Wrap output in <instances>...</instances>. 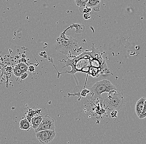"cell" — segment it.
<instances>
[{
	"mask_svg": "<svg viewBox=\"0 0 146 144\" xmlns=\"http://www.w3.org/2000/svg\"><path fill=\"white\" fill-rule=\"evenodd\" d=\"M88 1V0H76L75 2L76 5L80 8H84L86 7Z\"/></svg>",
	"mask_w": 146,
	"mask_h": 144,
	"instance_id": "obj_11",
	"label": "cell"
},
{
	"mask_svg": "<svg viewBox=\"0 0 146 144\" xmlns=\"http://www.w3.org/2000/svg\"><path fill=\"white\" fill-rule=\"evenodd\" d=\"M118 92L116 90H112L109 92L108 95V98L109 99H111L115 98L118 95Z\"/></svg>",
	"mask_w": 146,
	"mask_h": 144,
	"instance_id": "obj_14",
	"label": "cell"
},
{
	"mask_svg": "<svg viewBox=\"0 0 146 144\" xmlns=\"http://www.w3.org/2000/svg\"><path fill=\"white\" fill-rule=\"evenodd\" d=\"M36 138L42 144L49 143L54 139L56 136L55 130H46L35 134Z\"/></svg>",
	"mask_w": 146,
	"mask_h": 144,
	"instance_id": "obj_5",
	"label": "cell"
},
{
	"mask_svg": "<svg viewBox=\"0 0 146 144\" xmlns=\"http://www.w3.org/2000/svg\"><path fill=\"white\" fill-rule=\"evenodd\" d=\"M137 116L140 119L145 118L146 115V98L145 97L140 98L137 102L135 107Z\"/></svg>",
	"mask_w": 146,
	"mask_h": 144,
	"instance_id": "obj_7",
	"label": "cell"
},
{
	"mask_svg": "<svg viewBox=\"0 0 146 144\" xmlns=\"http://www.w3.org/2000/svg\"><path fill=\"white\" fill-rule=\"evenodd\" d=\"M125 100L123 93L119 92L117 96L113 99H109L106 97L103 102V104L105 107L110 111H119L125 106Z\"/></svg>",
	"mask_w": 146,
	"mask_h": 144,
	"instance_id": "obj_4",
	"label": "cell"
},
{
	"mask_svg": "<svg viewBox=\"0 0 146 144\" xmlns=\"http://www.w3.org/2000/svg\"><path fill=\"white\" fill-rule=\"evenodd\" d=\"M13 73L17 77H21L22 74V72L20 70L18 64H17L15 66L14 68Z\"/></svg>",
	"mask_w": 146,
	"mask_h": 144,
	"instance_id": "obj_12",
	"label": "cell"
},
{
	"mask_svg": "<svg viewBox=\"0 0 146 144\" xmlns=\"http://www.w3.org/2000/svg\"><path fill=\"white\" fill-rule=\"evenodd\" d=\"M20 128L21 130L29 131L31 129V123L26 118H24L21 120L20 122Z\"/></svg>",
	"mask_w": 146,
	"mask_h": 144,
	"instance_id": "obj_10",
	"label": "cell"
},
{
	"mask_svg": "<svg viewBox=\"0 0 146 144\" xmlns=\"http://www.w3.org/2000/svg\"><path fill=\"white\" fill-rule=\"evenodd\" d=\"M91 52L86 51L76 56L73 59H68L67 61H64L66 65L63 68L66 66H71L72 70L70 72H64L68 73L74 75L77 72H81L88 74L89 69L91 67Z\"/></svg>",
	"mask_w": 146,
	"mask_h": 144,
	"instance_id": "obj_1",
	"label": "cell"
},
{
	"mask_svg": "<svg viewBox=\"0 0 146 144\" xmlns=\"http://www.w3.org/2000/svg\"><path fill=\"white\" fill-rule=\"evenodd\" d=\"M56 40V50L63 54L68 55L74 54L78 49L77 40L71 36H66L63 33Z\"/></svg>",
	"mask_w": 146,
	"mask_h": 144,
	"instance_id": "obj_2",
	"label": "cell"
},
{
	"mask_svg": "<svg viewBox=\"0 0 146 144\" xmlns=\"http://www.w3.org/2000/svg\"><path fill=\"white\" fill-rule=\"evenodd\" d=\"M112 90H116L115 86L109 80L104 79L97 82L89 88L88 98L93 101L99 100L102 98L103 93L108 92Z\"/></svg>",
	"mask_w": 146,
	"mask_h": 144,
	"instance_id": "obj_3",
	"label": "cell"
},
{
	"mask_svg": "<svg viewBox=\"0 0 146 144\" xmlns=\"http://www.w3.org/2000/svg\"><path fill=\"white\" fill-rule=\"evenodd\" d=\"M54 121L53 118L48 115L43 116L42 121L39 126L35 130V133H37L43 130H54Z\"/></svg>",
	"mask_w": 146,
	"mask_h": 144,
	"instance_id": "obj_6",
	"label": "cell"
},
{
	"mask_svg": "<svg viewBox=\"0 0 146 144\" xmlns=\"http://www.w3.org/2000/svg\"><path fill=\"white\" fill-rule=\"evenodd\" d=\"M43 117V116L42 115H38L37 116L33 117L32 118L31 125L34 130L36 129L40 125L41 122L42 121Z\"/></svg>",
	"mask_w": 146,
	"mask_h": 144,
	"instance_id": "obj_9",
	"label": "cell"
},
{
	"mask_svg": "<svg viewBox=\"0 0 146 144\" xmlns=\"http://www.w3.org/2000/svg\"><path fill=\"white\" fill-rule=\"evenodd\" d=\"M101 1L98 0H90L88 1L86 7L91 9V11H100Z\"/></svg>",
	"mask_w": 146,
	"mask_h": 144,
	"instance_id": "obj_8",
	"label": "cell"
},
{
	"mask_svg": "<svg viewBox=\"0 0 146 144\" xmlns=\"http://www.w3.org/2000/svg\"><path fill=\"white\" fill-rule=\"evenodd\" d=\"M27 72L24 73H23L22 74L21 76V79H23L26 78V77H27Z\"/></svg>",
	"mask_w": 146,
	"mask_h": 144,
	"instance_id": "obj_17",
	"label": "cell"
},
{
	"mask_svg": "<svg viewBox=\"0 0 146 144\" xmlns=\"http://www.w3.org/2000/svg\"><path fill=\"white\" fill-rule=\"evenodd\" d=\"M28 70L31 72H34L35 69V67H34V66L31 65L28 67Z\"/></svg>",
	"mask_w": 146,
	"mask_h": 144,
	"instance_id": "obj_16",
	"label": "cell"
},
{
	"mask_svg": "<svg viewBox=\"0 0 146 144\" xmlns=\"http://www.w3.org/2000/svg\"><path fill=\"white\" fill-rule=\"evenodd\" d=\"M18 64L23 74L27 72V70H28V66L27 64L23 63H21Z\"/></svg>",
	"mask_w": 146,
	"mask_h": 144,
	"instance_id": "obj_13",
	"label": "cell"
},
{
	"mask_svg": "<svg viewBox=\"0 0 146 144\" xmlns=\"http://www.w3.org/2000/svg\"><path fill=\"white\" fill-rule=\"evenodd\" d=\"M117 111H114V110L111 111L110 113V116L112 117H117Z\"/></svg>",
	"mask_w": 146,
	"mask_h": 144,
	"instance_id": "obj_15",
	"label": "cell"
}]
</instances>
